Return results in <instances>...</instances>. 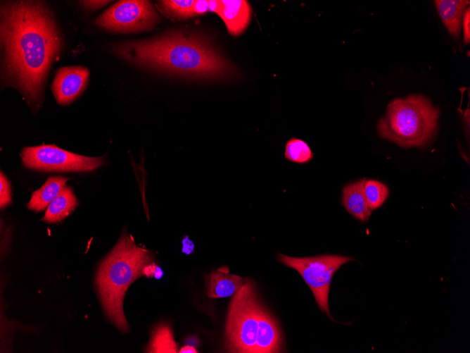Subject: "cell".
<instances>
[{"label": "cell", "instance_id": "cell-1", "mask_svg": "<svg viewBox=\"0 0 470 353\" xmlns=\"http://www.w3.org/2000/svg\"><path fill=\"white\" fill-rule=\"evenodd\" d=\"M1 41L6 82L37 108L49 69L61 48L52 14L42 1L1 3Z\"/></svg>", "mask_w": 470, "mask_h": 353}, {"label": "cell", "instance_id": "cell-2", "mask_svg": "<svg viewBox=\"0 0 470 353\" xmlns=\"http://www.w3.org/2000/svg\"><path fill=\"white\" fill-rule=\"evenodd\" d=\"M113 51L135 65L191 78L224 80L236 74L208 39L183 32L122 42Z\"/></svg>", "mask_w": 470, "mask_h": 353}, {"label": "cell", "instance_id": "cell-3", "mask_svg": "<svg viewBox=\"0 0 470 353\" xmlns=\"http://www.w3.org/2000/svg\"><path fill=\"white\" fill-rule=\"evenodd\" d=\"M153 262L152 253L137 246L126 232L102 261L96 275V285L108 317L123 333L129 330L123 311V299L129 285L143 274L144 268Z\"/></svg>", "mask_w": 470, "mask_h": 353}, {"label": "cell", "instance_id": "cell-4", "mask_svg": "<svg viewBox=\"0 0 470 353\" xmlns=\"http://www.w3.org/2000/svg\"><path fill=\"white\" fill-rule=\"evenodd\" d=\"M439 114V109L422 94L396 98L388 104L385 116L379 120L378 133L405 148L422 147L436 132Z\"/></svg>", "mask_w": 470, "mask_h": 353}, {"label": "cell", "instance_id": "cell-5", "mask_svg": "<svg viewBox=\"0 0 470 353\" xmlns=\"http://www.w3.org/2000/svg\"><path fill=\"white\" fill-rule=\"evenodd\" d=\"M262 302L253 282L247 278L229 304L226 322V345L230 352L255 353Z\"/></svg>", "mask_w": 470, "mask_h": 353}, {"label": "cell", "instance_id": "cell-6", "mask_svg": "<svg viewBox=\"0 0 470 353\" xmlns=\"http://www.w3.org/2000/svg\"><path fill=\"white\" fill-rule=\"evenodd\" d=\"M279 261L295 269L311 290L320 310L334 321L329 305V294L334 274L344 264L354 260L351 256L323 254L308 257H293L278 253Z\"/></svg>", "mask_w": 470, "mask_h": 353}, {"label": "cell", "instance_id": "cell-7", "mask_svg": "<svg viewBox=\"0 0 470 353\" xmlns=\"http://www.w3.org/2000/svg\"><path fill=\"white\" fill-rule=\"evenodd\" d=\"M159 20L151 3L144 0L120 1L95 20L98 26L113 32L150 30Z\"/></svg>", "mask_w": 470, "mask_h": 353}, {"label": "cell", "instance_id": "cell-8", "mask_svg": "<svg viewBox=\"0 0 470 353\" xmlns=\"http://www.w3.org/2000/svg\"><path fill=\"white\" fill-rule=\"evenodd\" d=\"M20 156L26 167L47 171H89L105 162L104 156H85L54 144L25 147Z\"/></svg>", "mask_w": 470, "mask_h": 353}, {"label": "cell", "instance_id": "cell-9", "mask_svg": "<svg viewBox=\"0 0 470 353\" xmlns=\"http://www.w3.org/2000/svg\"><path fill=\"white\" fill-rule=\"evenodd\" d=\"M89 76V70L83 66H67L58 70L51 89L59 104L67 105L84 89Z\"/></svg>", "mask_w": 470, "mask_h": 353}, {"label": "cell", "instance_id": "cell-10", "mask_svg": "<svg viewBox=\"0 0 470 353\" xmlns=\"http://www.w3.org/2000/svg\"><path fill=\"white\" fill-rule=\"evenodd\" d=\"M216 13L222 18L230 35H241L250 21L252 11L244 0H220Z\"/></svg>", "mask_w": 470, "mask_h": 353}, {"label": "cell", "instance_id": "cell-11", "mask_svg": "<svg viewBox=\"0 0 470 353\" xmlns=\"http://www.w3.org/2000/svg\"><path fill=\"white\" fill-rule=\"evenodd\" d=\"M282 337L278 323L262 305L260 312L255 353L281 352Z\"/></svg>", "mask_w": 470, "mask_h": 353}, {"label": "cell", "instance_id": "cell-12", "mask_svg": "<svg viewBox=\"0 0 470 353\" xmlns=\"http://www.w3.org/2000/svg\"><path fill=\"white\" fill-rule=\"evenodd\" d=\"M246 280L231 274L227 266H222L206 275V294L210 298L230 297L241 288Z\"/></svg>", "mask_w": 470, "mask_h": 353}, {"label": "cell", "instance_id": "cell-13", "mask_svg": "<svg viewBox=\"0 0 470 353\" xmlns=\"http://www.w3.org/2000/svg\"><path fill=\"white\" fill-rule=\"evenodd\" d=\"M364 181L363 178L347 184L342 194V203L345 210L361 222H367L372 211L368 207L364 196Z\"/></svg>", "mask_w": 470, "mask_h": 353}, {"label": "cell", "instance_id": "cell-14", "mask_svg": "<svg viewBox=\"0 0 470 353\" xmlns=\"http://www.w3.org/2000/svg\"><path fill=\"white\" fill-rule=\"evenodd\" d=\"M434 3L447 30L454 37L458 39L463 13L469 1L436 0Z\"/></svg>", "mask_w": 470, "mask_h": 353}, {"label": "cell", "instance_id": "cell-15", "mask_svg": "<svg viewBox=\"0 0 470 353\" xmlns=\"http://www.w3.org/2000/svg\"><path fill=\"white\" fill-rule=\"evenodd\" d=\"M77 205V200L71 187L64 186L57 197L49 204L42 221L57 223L67 217Z\"/></svg>", "mask_w": 470, "mask_h": 353}, {"label": "cell", "instance_id": "cell-16", "mask_svg": "<svg viewBox=\"0 0 470 353\" xmlns=\"http://www.w3.org/2000/svg\"><path fill=\"white\" fill-rule=\"evenodd\" d=\"M68 180L63 176L48 178L41 188L32 194L28 209L37 212L43 211L57 197Z\"/></svg>", "mask_w": 470, "mask_h": 353}, {"label": "cell", "instance_id": "cell-17", "mask_svg": "<svg viewBox=\"0 0 470 353\" xmlns=\"http://www.w3.org/2000/svg\"><path fill=\"white\" fill-rule=\"evenodd\" d=\"M147 352H177V346L174 342L171 328L165 323H160L152 333Z\"/></svg>", "mask_w": 470, "mask_h": 353}, {"label": "cell", "instance_id": "cell-18", "mask_svg": "<svg viewBox=\"0 0 470 353\" xmlns=\"http://www.w3.org/2000/svg\"><path fill=\"white\" fill-rule=\"evenodd\" d=\"M364 193L368 207L373 211L381 206L388 197V188L379 181L365 180Z\"/></svg>", "mask_w": 470, "mask_h": 353}, {"label": "cell", "instance_id": "cell-19", "mask_svg": "<svg viewBox=\"0 0 470 353\" xmlns=\"http://www.w3.org/2000/svg\"><path fill=\"white\" fill-rule=\"evenodd\" d=\"M195 1H160V9L169 18L177 20L193 17V5Z\"/></svg>", "mask_w": 470, "mask_h": 353}, {"label": "cell", "instance_id": "cell-20", "mask_svg": "<svg viewBox=\"0 0 470 353\" xmlns=\"http://www.w3.org/2000/svg\"><path fill=\"white\" fill-rule=\"evenodd\" d=\"M313 156L308 144L302 140L291 138L286 144L284 156L290 161L305 163L309 162Z\"/></svg>", "mask_w": 470, "mask_h": 353}, {"label": "cell", "instance_id": "cell-21", "mask_svg": "<svg viewBox=\"0 0 470 353\" xmlns=\"http://www.w3.org/2000/svg\"><path fill=\"white\" fill-rule=\"evenodd\" d=\"M0 185H1V196H0V205L3 208L6 206L11 202V192L10 183L3 173L1 172L0 178Z\"/></svg>", "mask_w": 470, "mask_h": 353}, {"label": "cell", "instance_id": "cell-22", "mask_svg": "<svg viewBox=\"0 0 470 353\" xmlns=\"http://www.w3.org/2000/svg\"><path fill=\"white\" fill-rule=\"evenodd\" d=\"M470 8L467 7L463 15L464 42L468 44L470 42Z\"/></svg>", "mask_w": 470, "mask_h": 353}, {"label": "cell", "instance_id": "cell-23", "mask_svg": "<svg viewBox=\"0 0 470 353\" xmlns=\"http://www.w3.org/2000/svg\"><path fill=\"white\" fill-rule=\"evenodd\" d=\"M192 8L194 16L210 12L209 0L195 1Z\"/></svg>", "mask_w": 470, "mask_h": 353}, {"label": "cell", "instance_id": "cell-24", "mask_svg": "<svg viewBox=\"0 0 470 353\" xmlns=\"http://www.w3.org/2000/svg\"><path fill=\"white\" fill-rule=\"evenodd\" d=\"M81 4L87 9H98L110 2V1H82Z\"/></svg>", "mask_w": 470, "mask_h": 353}, {"label": "cell", "instance_id": "cell-25", "mask_svg": "<svg viewBox=\"0 0 470 353\" xmlns=\"http://www.w3.org/2000/svg\"><path fill=\"white\" fill-rule=\"evenodd\" d=\"M156 268L157 266H155L154 262L149 264L144 268L143 274L147 277H153L154 276Z\"/></svg>", "mask_w": 470, "mask_h": 353}, {"label": "cell", "instance_id": "cell-26", "mask_svg": "<svg viewBox=\"0 0 470 353\" xmlns=\"http://www.w3.org/2000/svg\"><path fill=\"white\" fill-rule=\"evenodd\" d=\"M179 353H196L198 352L196 348L191 345H186L180 349L179 351Z\"/></svg>", "mask_w": 470, "mask_h": 353}, {"label": "cell", "instance_id": "cell-27", "mask_svg": "<svg viewBox=\"0 0 470 353\" xmlns=\"http://www.w3.org/2000/svg\"><path fill=\"white\" fill-rule=\"evenodd\" d=\"M163 275V271L160 269V267L157 266V268L155 270L154 277L157 279L160 278Z\"/></svg>", "mask_w": 470, "mask_h": 353}]
</instances>
